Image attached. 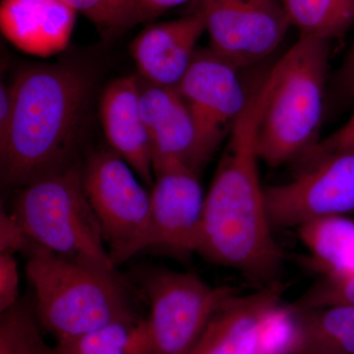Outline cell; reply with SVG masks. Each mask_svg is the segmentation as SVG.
<instances>
[{
  "instance_id": "obj_1",
  "label": "cell",
  "mask_w": 354,
  "mask_h": 354,
  "mask_svg": "<svg viewBox=\"0 0 354 354\" xmlns=\"http://www.w3.org/2000/svg\"><path fill=\"white\" fill-rule=\"evenodd\" d=\"M279 71V60L254 86L230 128L227 149L205 197L196 250L209 262L236 270L264 286L277 283L283 255L261 185L257 136Z\"/></svg>"
},
{
  "instance_id": "obj_2",
  "label": "cell",
  "mask_w": 354,
  "mask_h": 354,
  "mask_svg": "<svg viewBox=\"0 0 354 354\" xmlns=\"http://www.w3.org/2000/svg\"><path fill=\"white\" fill-rule=\"evenodd\" d=\"M12 109L0 133V169L6 185L24 186L72 162L90 83L71 65H35L18 73Z\"/></svg>"
},
{
  "instance_id": "obj_3",
  "label": "cell",
  "mask_w": 354,
  "mask_h": 354,
  "mask_svg": "<svg viewBox=\"0 0 354 354\" xmlns=\"http://www.w3.org/2000/svg\"><path fill=\"white\" fill-rule=\"evenodd\" d=\"M26 274L41 327L58 339L90 332L137 313L122 278L32 243Z\"/></svg>"
},
{
  "instance_id": "obj_4",
  "label": "cell",
  "mask_w": 354,
  "mask_h": 354,
  "mask_svg": "<svg viewBox=\"0 0 354 354\" xmlns=\"http://www.w3.org/2000/svg\"><path fill=\"white\" fill-rule=\"evenodd\" d=\"M279 62L281 72L257 136L260 160L272 167L304 155L316 144L323 118L329 41L300 36Z\"/></svg>"
},
{
  "instance_id": "obj_5",
  "label": "cell",
  "mask_w": 354,
  "mask_h": 354,
  "mask_svg": "<svg viewBox=\"0 0 354 354\" xmlns=\"http://www.w3.org/2000/svg\"><path fill=\"white\" fill-rule=\"evenodd\" d=\"M13 213L37 245L97 269L116 270L86 196L80 165L24 186Z\"/></svg>"
},
{
  "instance_id": "obj_6",
  "label": "cell",
  "mask_w": 354,
  "mask_h": 354,
  "mask_svg": "<svg viewBox=\"0 0 354 354\" xmlns=\"http://www.w3.org/2000/svg\"><path fill=\"white\" fill-rule=\"evenodd\" d=\"M143 288L152 354H190L212 317L237 293L213 286L196 274L158 269L147 274Z\"/></svg>"
},
{
  "instance_id": "obj_7",
  "label": "cell",
  "mask_w": 354,
  "mask_h": 354,
  "mask_svg": "<svg viewBox=\"0 0 354 354\" xmlns=\"http://www.w3.org/2000/svg\"><path fill=\"white\" fill-rule=\"evenodd\" d=\"M137 176L113 150L93 153L82 169L86 196L115 266L140 253V241L150 215L151 192Z\"/></svg>"
},
{
  "instance_id": "obj_8",
  "label": "cell",
  "mask_w": 354,
  "mask_h": 354,
  "mask_svg": "<svg viewBox=\"0 0 354 354\" xmlns=\"http://www.w3.org/2000/svg\"><path fill=\"white\" fill-rule=\"evenodd\" d=\"M309 165L286 183L265 188L272 227H299L309 221L354 212V150L306 152Z\"/></svg>"
},
{
  "instance_id": "obj_9",
  "label": "cell",
  "mask_w": 354,
  "mask_h": 354,
  "mask_svg": "<svg viewBox=\"0 0 354 354\" xmlns=\"http://www.w3.org/2000/svg\"><path fill=\"white\" fill-rule=\"evenodd\" d=\"M211 50L237 69L277 50L290 22L279 0H223L201 3Z\"/></svg>"
},
{
  "instance_id": "obj_10",
  "label": "cell",
  "mask_w": 354,
  "mask_h": 354,
  "mask_svg": "<svg viewBox=\"0 0 354 354\" xmlns=\"http://www.w3.org/2000/svg\"><path fill=\"white\" fill-rule=\"evenodd\" d=\"M150 215L139 251L165 249L178 256L196 253L204 215L199 174L178 162L153 169Z\"/></svg>"
},
{
  "instance_id": "obj_11",
  "label": "cell",
  "mask_w": 354,
  "mask_h": 354,
  "mask_svg": "<svg viewBox=\"0 0 354 354\" xmlns=\"http://www.w3.org/2000/svg\"><path fill=\"white\" fill-rule=\"evenodd\" d=\"M239 70L211 48L199 50L177 86L194 115L203 138L214 152L248 100Z\"/></svg>"
},
{
  "instance_id": "obj_12",
  "label": "cell",
  "mask_w": 354,
  "mask_h": 354,
  "mask_svg": "<svg viewBox=\"0 0 354 354\" xmlns=\"http://www.w3.org/2000/svg\"><path fill=\"white\" fill-rule=\"evenodd\" d=\"M140 91V109L152 147L153 169L178 162L199 174L214 152L176 87L149 83Z\"/></svg>"
},
{
  "instance_id": "obj_13",
  "label": "cell",
  "mask_w": 354,
  "mask_h": 354,
  "mask_svg": "<svg viewBox=\"0 0 354 354\" xmlns=\"http://www.w3.org/2000/svg\"><path fill=\"white\" fill-rule=\"evenodd\" d=\"M205 31L201 9L179 19L149 26L130 46L139 73L148 83L177 88Z\"/></svg>"
},
{
  "instance_id": "obj_14",
  "label": "cell",
  "mask_w": 354,
  "mask_h": 354,
  "mask_svg": "<svg viewBox=\"0 0 354 354\" xmlns=\"http://www.w3.org/2000/svg\"><path fill=\"white\" fill-rule=\"evenodd\" d=\"M78 14L67 0H1L0 28L18 50L48 57L67 48Z\"/></svg>"
},
{
  "instance_id": "obj_15",
  "label": "cell",
  "mask_w": 354,
  "mask_h": 354,
  "mask_svg": "<svg viewBox=\"0 0 354 354\" xmlns=\"http://www.w3.org/2000/svg\"><path fill=\"white\" fill-rule=\"evenodd\" d=\"M140 88L135 77H122L102 93L100 115L104 136L114 153L152 188L155 181L152 147L140 109Z\"/></svg>"
},
{
  "instance_id": "obj_16",
  "label": "cell",
  "mask_w": 354,
  "mask_h": 354,
  "mask_svg": "<svg viewBox=\"0 0 354 354\" xmlns=\"http://www.w3.org/2000/svg\"><path fill=\"white\" fill-rule=\"evenodd\" d=\"M283 293L279 283L251 295L235 293L216 310L190 354H257L261 323L281 304Z\"/></svg>"
},
{
  "instance_id": "obj_17",
  "label": "cell",
  "mask_w": 354,
  "mask_h": 354,
  "mask_svg": "<svg viewBox=\"0 0 354 354\" xmlns=\"http://www.w3.org/2000/svg\"><path fill=\"white\" fill-rule=\"evenodd\" d=\"M310 262L323 276L354 274V221L344 216H328L297 227Z\"/></svg>"
},
{
  "instance_id": "obj_18",
  "label": "cell",
  "mask_w": 354,
  "mask_h": 354,
  "mask_svg": "<svg viewBox=\"0 0 354 354\" xmlns=\"http://www.w3.org/2000/svg\"><path fill=\"white\" fill-rule=\"evenodd\" d=\"M55 354H152L148 321L138 313L97 329L58 339Z\"/></svg>"
},
{
  "instance_id": "obj_19",
  "label": "cell",
  "mask_w": 354,
  "mask_h": 354,
  "mask_svg": "<svg viewBox=\"0 0 354 354\" xmlns=\"http://www.w3.org/2000/svg\"><path fill=\"white\" fill-rule=\"evenodd\" d=\"M300 36L341 38L354 25V0H279Z\"/></svg>"
},
{
  "instance_id": "obj_20",
  "label": "cell",
  "mask_w": 354,
  "mask_h": 354,
  "mask_svg": "<svg viewBox=\"0 0 354 354\" xmlns=\"http://www.w3.org/2000/svg\"><path fill=\"white\" fill-rule=\"evenodd\" d=\"M295 313L301 330V344L354 354V306L333 305Z\"/></svg>"
},
{
  "instance_id": "obj_21",
  "label": "cell",
  "mask_w": 354,
  "mask_h": 354,
  "mask_svg": "<svg viewBox=\"0 0 354 354\" xmlns=\"http://www.w3.org/2000/svg\"><path fill=\"white\" fill-rule=\"evenodd\" d=\"M104 39H113L147 21L135 0H67Z\"/></svg>"
},
{
  "instance_id": "obj_22",
  "label": "cell",
  "mask_w": 354,
  "mask_h": 354,
  "mask_svg": "<svg viewBox=\"0 0 354 354\" xmlns=\"http://www.w3.org/2000/svg\"><path fill=\"white\" fill-rule=\"evenodd\" d=\"M301 346V330L295 311L281 304L261 323L257 354H297Z\"/></svg>"
},
{
  "instance_id": "obj_23",
  "label": "cell",
  "mask_w": 354,
  "mask_h": 354,
  "mask_svg": "<svg viewBox=\"0 0 354 354\" xmlns=\"http://www.w3.org/2000/svg\"><path fill=\"white\" fill-rule=\"evenodd\" d=\"M333 305L354 306V274L323 276L290 307L295 311H305Z\"/></svg>"
},
{
  "instance_id": "obj_24",
  "label": "cell",
  "mask_w": 354,
  "mask_h": 354,
  "mask_svg": "<svg viewBox=\"0 0 354 354\" xmlns=\"http://www.w3.org/2000/svg\"><path fill=\"white\" fill-rule=\"evenodd\" d=\"M24 227L14 213L0 212V254H12L29 250L32 245Z\"/></svg>"
},
{
  "instance_id": "obj_25",
  "label": "cell",
  "mask_w": 354,
  "mask_h": 354,
  "mask_svg": "<svg viewBox=\"0 0 354 354\" xmlns=\"http://www.w3.org/2000/svg\"><path fill=\"white\" fill-rule=\"evenodd\" d=\"M19 302V270L15 255L0 254V313Z\"/></svg>"
},
{
  "instance_id": "obj_26",
  "label": "cell",
  "mask_w": 354,
  "mask_h": 354,
  "mask_svg": "<svg viewBox=\"0 0 354 354\" xmlns=\"http://www.w3.org/2000/svg\"><path fill=\"white\" fill-rule=\"evenodd\" d=\"M337 149H353L354 150V114L344 127L333 133L327 139L312 146L307 152L309 151L322 152V151L337 150Z\"/></svg>"
},
{
  "instance_id": "obj_27",
  "label": "cell",
  "mask_w": 354,
  "mask_h": 354,
  "mask_svg": "<svg viewBox=\"0 0 354 354\" xmlns=\"http://www.w3.org/2000/svg\"><path fill=\"white\" fill-rule=\"evenodd\" d=\"M147 20L162 15L174 7L187 3L190 0H135Z\"/></svg>"
},
{
  "instance_id": "obj_28",
  "label": "cell",
  "mask_w": 354,
  "mask_h": 354,
  "mask_svg": "<svg viewBox=\"0 0 354 354\" xmlns=\"http://www.w3.org/2000/svg\"><path fill=\"white\" fill-rule=\"evenodd\" d=\"M339 86L344 94L354 97V46L341 70Z\"/></svg>"
},
{
  "instance_id": "obj_29",
  "label": "cell",
  "mask_w": 354,
  "mask_h": 354,
  "mask_svg": "<svg viewBox=\"0 0 354 354\" xmlns=\"http://www.w3.org/2000/svg\"><path fill=\"white\" fill-rule=\"evenodd\" d=\"M11 354H55L53 348L44 342L41 333L35 335Z\"/></svg>"
},
{
  "instance_id": "obj_30",
  "label": "cell",
  "mask_w": 354,
  "mask_h": 354,
  "mask_svg": "<svg viewBox=\"0 0 354 354\" xmlns=\"http://www.w3.org/2000/svg\"><path fill=\"white\" fill-rule=\"evenodd\" d=\"M12 109V87L1 84L0 87V133L6 129Z\"/></svg>"
},
{
  "instance_id": "obj_31",
  "label": "cell",
  "mask_w": 354,
  "mask_h": 354,
  "mask_svg": "<svg viewBox=\"0 0 354 354\" xmlns=\"http://www.w3.org/2000/svg\"><path fill=\"white\" fill-rule=\"evenodd\" d=\"M297 354H342L333 349L314 346V344H301Z\"/></svg>"
},
{
  "instance_id": "obj_32",
  "label": "cell",
  "mask_w": 354,
  "mask_h": 354,
  "mask_svg": "<svg viewBox=\"0 0 354 354\" xmlns=\"http://www.w3.org/2000/svg\"><path fill=\"white\" fill-rule=\"evenodd\" d=\"M201 3H204V2H212V1H223V0H200Z\"/></svg>"
}]
</instances>
